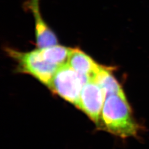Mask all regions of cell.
<instances>
[{
  "label": "cell",
  "mask_w": 149,
  "mask_h": 149,
  "mask_svg": "<svg viewBox=\"0 0 149 149\" xmlns=\"http://www.w3.org/2000/svg\"><path fill=\"white\" fill-rule=\"evenodd\" d=\"M106 94L94 80H90L84 86L76 107L85 112L99 126Z\"/></svg>",
  "instance_id": "obj_4"
},
{
  "label": "cell",
  "mask_w": 149,
  "mask_h": 149,
  "mask_svg": "<svg viewBox=\"0 0 149 149\" xmlns=\"http://www.w3.org/2000/svg\"><path fill=\"white\" fill-rule=\"evenodd\" d=\"M113 70L112 67L102 66L94 79L92 80L101 86L107 96L124 92L122 86L112 74Z\"/></svg>",
  "instance_id": "obj_8"
},
{
  "label": "cell",
  "mask_w": 149,
  "mask_h": 149,
  "mask_svg": "<svg viewBox=\"0 0 149 149\" xmlns=\"http://www.w3.org/2000/svg\"><path fill=\"white\" fill-rule=\"evenodd\" d=\"M40 0H29L26 6L32 12L35 22V34L38 48H43L58 44L55 33L43 19L40 12Z\"/></svg>",
  "instance_id": "obj_5"
},
{
  "label": "cell",
  "mask_w": 149,
  "mask_h": 149,
  "mask_svg": "<svg viewBox=\"0 0 149 149\" xmlns=\"http://www.w3.org/2000/svg\"><path fill=\"white\" fill-rule=\"evenodd\" d=\"M40 53L47 62L58 66L68 64L73 48L59 44L43 48H39Z\"/></svg>",
  "instance_id": "obj_7"
},
{
  "label": "cell",
  "mask_w": 149,
  "mask_h": 149,
  "mask_svg": "<svg viewBox=\"0 0 149 149\" xmlns=\"http://www.w3.org/2000/svg\"><path fill=\"white\" fill-rule=\"evenodd\" d=\"M68 64L77 72L90 80L94 79L102 66L79 48H73Z\"/></svg>",
  "instance_id": "obj_6"
},
{
  "label": "cell",
  "mask_w": 149,
  "mask_h": 149,
  "mask_svg": "<svg viewBox=\"0 0 149 149\" xmlns=\"http://www.w3.org/2000/svg\"><path fill=\"white\" fill-rule=\"evenodd\" d=\"M90 80L66 64L56 70L48 87L54 93L77 107L82 88Z\"/></svg>",
  "instance_id": "obj_3"
},
{
  "label": "cell",
  "mask_w": 149,
  "mask_h": 149,
  "mask_svg": "<svg viewBox=\"0 0 149 149\" xmlns=\"http://www.w3.org/2000/svg\"><path fill=\"white\" fill-rule=\"evenodd\" d=\"M98 127L121 138L138 136L141 126L134 118L124 92L107 96Z\"/></svg>",
  "instance_id": "obj_1"
},
{
  "label": "cell",
  "mask_w": 149,
  "mask_h": 149,
  "mask_svg": "<svg viewBox=\"0 0 149 149\" xmlns=\"http://www.w3.org/2000/svg\"><path fill=\"white\" fill-rule=\"evenodd\" d=\"M6 52L18 64V70L31 74L45 85L48 86L60 66L47 62L39 48L28 52H22L14 49L6 48Z\"/></svg>",
  "instance_id": "obj_2"
}]
</instances>
